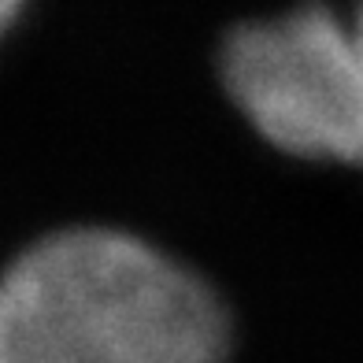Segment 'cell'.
Listing matches in <instances>:
<instances>
[{
  "instance_id": "obj_1",
  "label": "cell",
  "mask_w": 363,
  "mask_h": 363,
  "mask_svg": "<svg viewBox=\"0 0 363 363\" xmlns=\"http://www.w3.org/2000/svg\"><path fill=\"white\" fill-rule=\"evenodd\" d=\"M226 352L219 293L123 230H60L0 274V363H223Z\"/></svg>"
},
{
  "instance_id": "obj_2",
  "label": "cell",
  "mask_w": 363,
  "mask_h": 363,
  "mask_svg": "<svg viewBox=\"0 0 363 363\" xmlns=\"http://www.w3.org/2000/svg\"><path fill=\"white\" fill-rule=\"evenodd\" d=\"M223 82L274 148L363 167V0L349 15L315 0L238 26Z\"/></svg>"
},
{
  "instance_id": "obj_3",
  "label": "cell",
  "mask_w": 363,
  "mask_h": 363,
  "mask_svg": "<svg viewBox=\"0 0 363 363\" xmlns=\"http://www.w3.org/2000/svg\"><path fill=\"white\" fill-rule=\"evenodd\" d=\"M23 4H26V0H0V34L15 23V15L23 11Z\"/></svg>"
}]
</instances>
